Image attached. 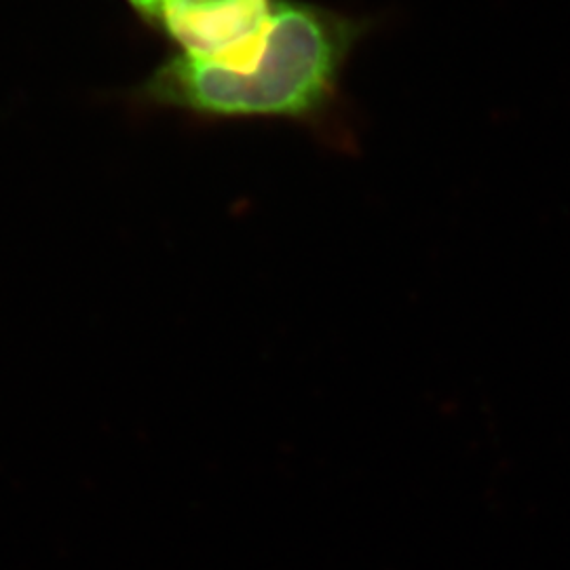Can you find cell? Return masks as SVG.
I'll use <instances>...</instances> for the list:
<instances>
[{"instance_id": "obj_1", "label": "cell", "mask_w": 570, "mask_h": 570, "mask_svg": "<svg viewBox=\"0 0 570 570\" xmlns=\"http://www.w3.org/2000/svg\"><path fill=\"white\" fill-rule=\"evenodd\" d=\"M364 30V21L322 4L277 0L261 51L245 70L174 53L136 89V100L202 119L322 125L336 108L346 61Z\"/></svg>"}, {"instance_id": "obj_2", "label": "cell", "mask_w": 570, "mask_h": 570, "mask_svg": "<svg viewBox=\"0 0 570 570\" xmlns=\"http://www.w3.org/2000/svg\"><path fill=\"white\" fill-rule=\"evenodd\" d=\"M277 0H164L153 28L195 60L239 72L261 51Z\"/></svg>"}, {"instance_id": "obj_3", "label": "cell", "mask_w": 570, "mask_h": 570, "mask_svg": "<svg viewBox=\"0 0 570 570\" xmlns=\"http://www.w3.org/2000/svg\"><path fill=\"white\" fill-rule=\"evenodd\" d=\"M127 2L134 7V11H136L146 23L153 26V21L157 18L159 7H161L164 0H127Z\"/></svg>"}]
</instances>
